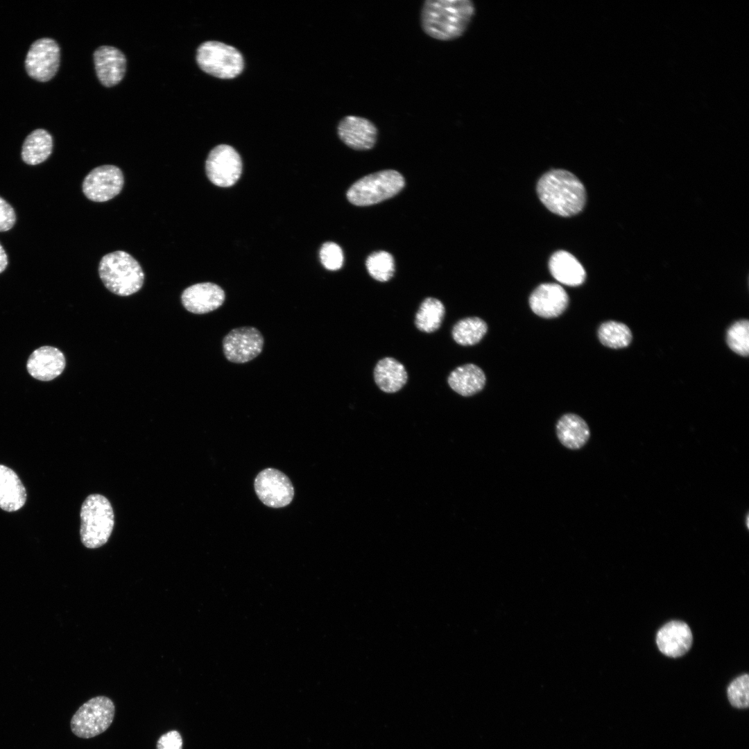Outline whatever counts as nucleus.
I'll list each match as a JSON object with an SVG mask.
<instances>
[{"label": "nucleus", "instance_id": "obj_17", "mask_svg": "<svg viewBox=\"0 0 749 749\" xmlns=\"http://www.w3.org/2000/svg\"><path fill=\"white\" fill-rule=\"evenodd\" d=\"M95 70L102 85L112 87L123 78L126 70V58L118 49L101 46L94 53Z\"/></svg>", "mask_w": 749, "mask_h": 749}, {"label": "nucleus", "instance_id": "obj_24", "mask_svg": "<svg viewBox=\"0 0 749 749\" xmlns=\"http://www.w3.org/2000/svg\"><path fill=\"white\" fill-rule=\"evenodd\" d=\"M52 150L53 138L50 133L44 129H36L26 137L22 145L21 158L27 164L37 165L44 162Z\"/></svg>", "mask_w": 749, "mask_h": 749}, {"label": "nucleus", "instance_id": "obj_20", "mask_svg": "<svg viewBox=\"0 0 749 749\" xmlns=\"http://www.w3.org/2000/svg\"><path fill=\"white\" fill-rule=\"evenodd\" d=\"M549 268L558 282L569 286L582 284L586 277L581 264L574 255L564 250L557 251L551 255Z\"/></svg>", "mask_w": 749, "mask_h": 749}, {"label": "nucleus", "instance_id": "obj_11", "mask_svg": "<svg viewBox=\"0 0 749 749\" xmlns=\"http://www.w3.org/2000/svg\"><path fill=\"white\" fill-rule=\"evenodd\" d=\"M254 486L258 498L270 508L285 507L294 497V488L289 478L275 468L261 471L255 477Z\"/></svg>", "mask_w": 749, "mask_h": 749}, {"label": "nucleus", "instance_id": "obj_3", "mask_svg": "<svg viewBox=\"0 0 749 749\" xmlns=\"http://www.w3.org/2000/svg\"><path fill=\"white\" fill-rule=\"evenodd\" d=\"M98 273L104 286L120 296L137 293L144 280V273L139 262L122 250L104 255L99 263Z\"/></svg>", "mask_w": 749, "mask_h": 749}, {"label": "nucleus", "instance_id": "obj_1", "mask_svg": "<svg viewBox=\"0 0 749 749\" xmlns=\"http://www.w3.org/2000/svg\"><path fill=\"white\" fill-rule=\"evenodd\" d=\"M475 10L470 0H426L420 12L421 28L435 40H456L467 31Z\"/></svg>", "mask_w": 749, "mask_h": 749}, {"label": "nucleus", "instance_id": "obj_7", "mask_svg": "<svg viewBox=\"0 0 749 749\" xmlns=\"http://www.w3.org/2000/svg\"><path fill=\"white\" fill-rule=\"evenodd\" d=\"M114 704L106 696H96L83 704L73 715L71 730L76 736L89 739L105 732L111 725Z\"/></svg>", "mask_w": 749, "mask_h": 749}, {"label": "nucleus", "instance_id": "obj_18", "mask_svg": "<svg viewBox=\"0 0 749 749\" xmlns=\"http://www.w3.org/2000/svg\"><path fill=\"white\" fill-rule=\"evenodd\" d=\"M692 633L689 626L680 621H672L664 625L657 632L656 643L659 650L665 655L678 657L691 648Z\"/></svg>", "mask_w": 749, "mask_h": 749}, {"label": "nucleus", "instance_id": "obj_4", "mask_svg": "<svg viewBox=\"0 0 749 749\" xmlns=\"http://www.w3.org/2000/svg\"><path fill=\"white\" fill-rule=\"evenodd\" d=\"M80 535L89 549L98 548L109 540L114 524V515L109 500L99 494L89 495L80 509Z\"/></svg>", "mask_w": 749, "mask_h": 749}, {"label": "nucleus", "instance_id": "obj_14", "mask_svg": "<svg viewBox=\"0 0 749 749\" xmlns=\"http://www.w3.org/2000/svg\"><path fill=\"white\" fill-rule=\"evenodd\" d=\"M225 299L223 289L212 282L191 285L185 289L181 295L184 307L195 314H205L217 309L222 306Z\"/></svg>", "mask_w": 749, "mask_h": 749}, {"label": "nucleus", "instance_id": "obj_27", "mask_svg": "<svg viewBox=\"0 0 749 749\" xmlns=\"http://www.w3.org/2000/svg\"><path fill=\"white\" fill-rule=\"evenodd\" d=\"M598 336L603 345L613 349L626 347L632 340V333L629 327L617 321L602 323L598 329Z\"/></svg>", "mask_w": 749, "mask_h": 749}, {"label": "nucleus", "instance_id": "obj_28", "mask_svg": "<svg viewBox=\"0 0 749 749\" xmlns=\"http://www.w3.org/2000/svg\"><path fill=\"white\" fill-rule=\"evenodd\" d=\"M365 265L370 276L379 282L388 281L394 274V259L386 251L370 254L366 259Z\"/></svg>", "mask_w": 749, "mask_h": 749}, {"label": "nucleus", "instance_id": "obj_2", "mask_svg": "<svg viewBox=\"0 0 749 749\" xmlns=\"http://www.w3.org/2000/svg\"><path fill=\"white\" fill-rule=\"evenodd\" d=\"M537 191L545 207L562 216L578 214L586 200L583 183L573 173L563 169H553L544 173L537 182Z\"/></svg>", "mask_w": 749, "mask_h": 749}, {"label": "nucleus", "instance_id": "obj_12", "mask_svg": "<svg viewBox=\"0 0 749 749\" xmlns=\"http://www.w3.org/2000/svg\"><path fill=\"white\" fill-rule=\"evenodd\" d=\"M121 170L114 165H103L92 169L83 182V192L90 200L105 202L118 195L123 186Z\"/></svg>", "mask_w": 749, "mask_h": 749}, {"label": "nucleus", "instance_id": "obj_19", "mask_svg": "<svg viewBox=\"0 0 749 749\" xmlns=\"http://www.w3.org/2000/svg\"><path fill=\"white\" fill-rule=\"evenodd\" d=\"M557 438L565 447L577 450L584 447L590 438L588 424L578 415L566 413L562 415L556 425Z\"/></svg>", "mask_w": 749, "mask_h": 749}, {"label": "nucleus", "instance_id": "obj_9", "mask_svg": "<svg viewBox=\"0 0 749 749\" xmlns=\"http://www.w3.org/2000/svg\"><path fill=\"white\" fill-rule=\"evenodd\" d=\"M205 169L209 180L213 184L222 187H231L241 176V158L233 147L220 144L209 152Z\"/></svg>", "mask_w": 749, "mask_h": 749}, {"label": "nucleus", "instance_id": "obj_32", "mask_svg": "<svg viewBox=\"0 0 749 749\" xmlns=\"http://www.w3.org/2000/svg\"><path fill=\"white\" fill-rule=\"evenodd\" d=\"M16 221V215L12 207L0 197V232L10 230Z\"/></svg>", "mask_w": 749, "mask_h": 749}, {"label": "nucleus", "instance_id": "obj_6", "mask_svg": "<svg viewBox=\"0 0 749 749\" xmlns=\"http://www.w3.org/2000/svg\"><path fill=\"white\" fill-rule=\"evenodd\" d=\"M199 67L214 77L229 79L237 76L244 67L241 53L234 47L218 41H207L197 49Z\"/></svg>", "mask_w": 749, "mask_h": 749}, {"label": "nucleus", "instance_id": "obj_34", "mask_svg": "<svg viewBox=\"0 0 749 749\" xmlns=\"http://www.w3.org/2000/svg\"><path fill=\"white\" fill-rule=\"evenodd\" d=\"M8 265L7 255L0 243V273H2Z\"/></svg>", "mask_w": 749, "mask_h": 749}, {"label": "nucleus", "instance_id": "obj_15", "mask_svg": "<svg viewBox=\"0 0 749 749\" xmlns=\"http://www.w3.org/2000/svg\"><path fill=\"white\" fill-rule=\"evenodd\" d=\"M569 302L567 292L556 283L539 285L529 297V305L537 316L551 318L563 313Z\"/></svg>", "mask_w": 749, "mask_h": 749}, {"label": "nucleus", "instance_id": "obj_31", "mask_svg": "<svg viewBox=\"0 0 749 749\" xmlns=\"http://www.w3.org/2000/svg\"><path fill=\"white\" fill-rule=\"evenodd\" d=\"M320 258L324 267L337 270L343 264V253L341 247L333 242L325 243L320 250Z\"/></svg>", "mask_w": 749, "mask_h": 749}, {"label": "nucleus", "instance_id": "obj_26", "mask_svg": "<svg viewBox=\"0 0 749 749\" xmlns=\"http://www.w3.org/2000/svg\"><path fill=\"white\" fill-rule=\"evenodd\" d=\"M488 326L478 317H468L458 321L451 332L454 340L459 345L467 346L479 343L487 332Z\"/></svg>", "mask_w": 749, "mask_h": 749}, {"label": "nucleus", "instance_id": "obj_33", "mask_svg": "<svg viewBox=\"0 0 749 749\" xmlns=\"http://www.w3.org/2000/svg\"><path fill=\"white\" fill-rule=\"evenodd\" d=\"M182 738L180 732L171 730L159 738L156 749H182Z\"/></svg>", "mask_w": 749, "mask_h": 749}, {"label": "nucleus", "instance_id": "obj_22", "mask_svg": "<svg viewBox=\"0 0 749 749\" xmlns=\"http://www.w3.org/2000/svg\"><path fill=\"white\" fill-rule=\"evenodd\" d=\"M374 379L382 391L393 393L406 384L408 374L400 362L391 357H385L377 363L374 369Z\"/></svg>", "mask_w": 749, "mask_h": 749}, {"label": "nucleus", "instance_id": "obj_25", "mask_svg": "<svg viewBox=\"0 0 749 749\" xmlns=\"http://www.w3.org/2000/svg\"><path fill=\"white\" fill-rule=\"evenodd\" d=\"M445 313V309L440 300L427 298L421 303L415 315V326L421 332H433L440 327Z\"/></svg>", "mask_w": 749, "mask_h": 749}, {"label": "nucleus", "instance_id": "obj_29", "mask_svg": "<svg viewBox=\"0 0 749 749\" xmlns=\"http://www.w3.org/2000/svg\"><path fill=\"white\" fill-rule=\"evenodd\" d=\"M726 341L733 352L747 356L749 354L748 320H740L733 323L727 331Z\"/></svg>", "mask_w": 749, "mask_h": 749}, {"label": "nucleus", "instance_id": "obj_16", "mask_svg": "<svg viewBox=\"0 0 749 749\" xmlns=\"http://www.w3.org/2000/svg\"><path fill=\"white\" fill-rule=\"evenodd\" d=\"M65 365V358L60 350L51 346H43L30 355L26 368L33 378L49 381L61 374Z\"/></svg>", "mask_w": 749, "mask_h": 749}, {"label": "nucleus", "instance_id": "obj_8", "mask_svg": "<svg viewBox=\"0 0 749 749\" xmlns=\"http://www.w3.org/2000/svg\"><path fill=\"white\" fill-rule=\"evenodd\" d=\"M60 62V49L53 39L43 37L30 46L25 59L28 75L39 82H47L57 74Z\"/></svg>", "mask_w": 749, "mask_h": 749}, {"label": "nucleus", "instance_id": "obj_10", "mask_svg": "<svg viewBox=\"0 0 749 749\" xmlns=\"http://www.w3.org/2000/svg\"><path fill=\"white\" fill-rule=\"evenodd\" d=\"M264 344V338L260 331L250 326L232 329L222 341L226 359L234 363L252 361L262 352Z\"/></svg>", "mask_w": 749, "mask_h": 749}, {"label": "nucleus", "instance_id": "obj_13", "mask_svg": "<svg viewBox=\"0 0 749 749\" xmlns=\"http://www.w3.org/2000/svg\"><path fill=\"white\" fill-rule=\"evenodd\" d=\"M337 133L340 139L356 150L372 148L377 140L378 128L370 119L355 115L344 117L338 123Z\"/></svg>", "mask_w": 749, "mask_h": 749}, {"label": "nucleus", "instance_id": "obj_21", "mask_svg": "<svg viewBox=\"0 0 749 749\" xmlns=\"http://www.w3.org/2000/svg\"><path fill=\"white\" fill-rule=\"evenodd\" d=\"M26 498V489L15 472L0 465V508L17 511L24 506Z\"/></svg>", "mask_w": 749, "mask_h": 749}, {"label": "nucleus", "instance_id": "obj_5", "mask_svg": "<svg viewBox=\"0 0 749 749\" xmlns=\"http://www.w3.org/2000/svg\"><path fill=\"white\" fill-rule=\"evenodd\" d=\"M404 184V179L398 171H381L354 182L347 191V198L357 206L372 205L395 196Z\"/></svg>", "mask_w": 749, "mask_h": 749}, {"label": "nucleus", "instance_id": "obj_30", "mask_svg": "<svg viewBox=\"0 0 749 749\" xmlns=\"http://www.w3.org/2000/svg\"><path fill=\"white\" fill-rule=\"evenodd\" d=\"M730 704L737 708H747L749 703V676L742 675L735 678L728 687Z\"/></svg>", "mask_w": 749, "mask_h": 749}, {"label": "nucleus", "instance_id": "obj_23", "mask_svg": "<svg viewBox=\"0 0 749 749\" xmlns=\"http://www.w3.org/2000/svg\"><path fill=\"white\" fill-rule=\"evenodd\" d=\"M448 384L455 392L468 397L481 391L485 384V375L477 365L465 364L454 369L448 377Z\"/></svg>", "mask_w": 749, "mask_h": 749}]
</instances>
